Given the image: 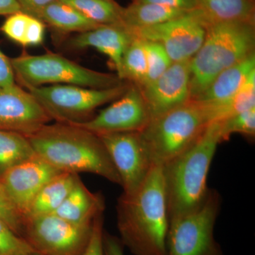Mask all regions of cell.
Here are the masks:
<instances>
[{
	"mask_svg": "<svg viewBox=\"0 0 255 255\" xmlns=\"http://www.w3.org/2000/svg\"><path fill=\"white\" fill-rule=\"evenodd\" d=\"M196 9L209 23L255 22L254 0H196Z\"/></svg>",
	"mask_w": 255,
	"mask_h": 255,
	"instance_id": "20",
	"label": "cell"
},
{
	"mask_svg": "<svg viewBox=\"0 0 255 255\" xmlns=\"http://www.w3.org/2000/svg\"><path fill=\"white\" fill-rule=\"evenodd\" d=\"M221 142V123L213 122L187 150L162 166L169 221L205 202L210 167Z\"/></svg>",
	"mask_w": 255,
	"mask_h": 255,
	"instance_id": "3",
	"label": "cell"
},
{
	"mask_svg": "<svg viewBox=\"0 0 255 255\" xmlns=\"http://www.w3.org/2000/svg\"><path fill=\"white\" fill-rule=\"evenodd\" d=\"M0 221L6 223L16 234L21 237L24 217L10 199L9 196L6 194L4 187L1 185V182H0Z\"/></svg>",
	"mask_w": 255,
	"mask_h": 255,
	"instance_id": "31",
	"label": "cell"
},
{
	"mask_svg": "<svg viewBox=\"0 0 255 255\" xmlns=\"http://www.w3.org/2000/svg\"><path fill=\"white\" fill-rule=\"evenodd\" d=\"M35 253L27 242L0 221V255H32Z\"/></svg>",
	"mask_w": 255,
	"mask_h": 255,
	"instance_id": "30",
	"label": "cell"
},
{
	"mask_svg": "<svg viewBox=\"0 0 255 255\" xmlns=\"http://www.w3.org/2000/svg\"><path fill=\"white\" fill-rule=\"evenodd\" d=\"M52 121L41 104L16 83L0 88V130L28 137Z\"/></svg>",
	"mask_w": 255,
	"mask_h": 255,
	"instance_id": "13",
	"label": "cell"
},
{
	"mask_svg": "<svg viewBox=\"0 0 255 255\" xmlns=\"http://www.w3.org/2000/svg\"><path fill=\"white\" fill-rule=\"evenodd\" d=\"M255 70V53L219 74L194 100L199 103H214L227 100L243 87Z\"/></svg>",
	"mask_w": 255,
	"mask_h": 255,
	"instance_id": "18",
	"label": "cell"
},
{
	"mask_svg": "<svg viewBox=\"0 0 255 255\" xmlns=\"http://www.w3.org/2000/svg\"><path fill=\"white\" fill-rule=\"evenodd\" d=\"M209 23L202 13L196 9L150 27L128 29L136 38L159 43L172 63H179L190 60L197 53Z\"/></svg>",
	"mask_w": 255,
	"mask_h": 255,
	"instance_id": "10",
	"label": "cell"
},
{
	"mask_svg": "<svg viewBox=\"0 0 255 255\" xmlns=\"http://www.w3.org/2000/svg\"><path fill=\"white\" fill-rule=\"evenodd\" d=\"M92 228V224L79 226L49 214L25 219L21 237L41 255H82Z\"/></svg>",
	"mask_w": 255,
	"mask_h": 255,
	"instance_id": "9",
	"label": "cell"
},
{
	"mask_svg": "<svg viewBox=\"0 0 255 255\" xmlns=\"http://www.w3.org/2000/svg\"><path fill=\"white\" fill-rule=\"evenodd\" d=\"M15 79L26 88L45 85H70L107 89L123 85L117 74L101 73L79 65L59 54H23L11 58Z\"/></svg>",
	"mask_w": 255,
	"mask_h": 255,
	"instance_id": "6",
	"label": "cell"
},
{
	"mask_svg": "<svg viewBox=\"0 0 255 255\" xmlns=\"http://www.w3.org/2000/svg\"><path fill=\"white\" fill-rule=\"evenodd\" d=\"M46 24L39 18L18 11L7 16L0 30L11 41L23 46H36L44 41Z\"/></svg>",
	"mask_w": 255,
	"mask_h": 255,
	"instance_id": "24",
	"label": "cell"
},
{
	"mask_svg": "<svg viewBox=\"0 0 255 255\" xmlns=\"http://www.w3.org/2000/svg\"><path fill=\"white\" fill-rule=\"evenodd\" d=\"M80 179L78 174L70 172L52 178L37 194L25 219L54 214Z\"/></svg>",
	"mask_w": 255,
	"mask_h": 255,
	"instance_id": "19",
	"label": "cell"
},
{
	"mask_svg": "<svg viewBox=\"0 0 255 255\" xmlns=\"http://www.w3.org/2000/svg\"><path fill=\"white\" fill-rule=\"evenodd\" d=\"M104 212H101L94 219L91 236L82 255H105L103 249Z\"/></svg>",
	"mask_w": 255,
	"mask_h": 255,
	"instance_id": "32",
	"label": "cell"
},
{
	"mask_svg": "<svg viewBox=\"0 0 255 255\" xmlns=\"http://www.w3.org/2000/svg\"><path fill=\"white\" fill-rule=\"evenodd\" d=\"M210 124L221 122L236 114L255 108V70L243 87L227 100L214 103H199Z\"/></svg>",
	"mask_w": 255,
	"mask_h": 255,
	"instance_id": "21",
	"label": "cell"
},
{
	"mask_svg": "<svg viewBox=\"0 0 255 255\" xmlns=\"http://www.w3.org/2000/svg\"><path fill=\"white\" fill-rule=\"evenodd\" d=\"M38 157L60 172L97 174L121 186V179L100 136L74 124H47L27 137Z\"/></svg>",
	"mask_w": 255,
	"mask_h": 255,
	"instance_id": "2",
	"label": "cell"
},
{
	"mask_svg": "<svg viewBox=\"0 0 255 255\" xmlns=\"http://www.w3.org/2000/svg\"><path fill=\"white\" fill-rule=\"evenodd\" d=\"M189 61L172 63L158 78L139 87L151 119L191 100Z\"/></svg>",
	"mask_w": 255,
	"mask_h": 255,
	"instance_id": "14",
	"label": "cell"
},
{
	"mask_svg": "<svg viewBox=\"0 0 255 255\" xmlns=\"http://www.w3.org/2000/svg\"><path fill=\"white\" fill-rule=\"evenodd\" d=\"M39 19L61 33H80L100 26L87 19L73 6L60 0H56L48 5L42 11Z\"/></svg>",
	"mask_w": 255,
	"mask_h": 255,
	"instance_id": "23",
	"label": "cell"
},
{
	"mask_svg": "<svg viewBox=\"0 0 255 255\" xmlns=\"http://www.w3.org/2000/svg\"><path fill=\"white\" fill-rule=\"evenodd\" d=\"M255 22L210 23L201 48L189 61L194 100L220 73L255 53Z\"/></svg>",
	"mask_w": 255,
	"mask_h": 255,
	"instance_id": "4",
	"label": "cell"
},
{
	"mask_svg": "<svg viewBox=\"0 0 255 255\" xmlns=\"http://www.w3.org/2000/svg\"><path fill=\"white\" fill-rule=\"evenodd\" d=\"M105 209V199L102 194L89 190L80 179L53 214L74 224L88 226Z\"/></svg>",
	"mask_w": 255,
	"mask_h": 255,
	"instance_id": "17",
	"label": "cell"
},
{
	"mask_svg": "<svg viewBox=\"0 0 255 255\" xmlns=\"http://www.w3.org/2000/svg\"><path fill=\"white\" fill-rule=\"evenodd\" d=\"M221 142L228 140L234 133L254 137L255 135V108L236 114L220 122Z\"/></svg>",
	"mask_w": 255,
	"mask_h": 255,
	"instance_id": "29",
	"label": "cell"
},
{
	"mask_svg": "<svg viewBox=\"0 0 255 255\" xmlns=\"http://www.w3.org/2000/svg\"><path fill=\"white\" fill-rule=\"evenodd\" d=\"M21 11L16 0H0V15L9 16Z\"/></svg>",
	"mask_w": 255,
	"mask_h": 255,
	"instance_id": "37",
	"label": "cell"
},
{
	"mask_svg": "<svg viewBox=\"0 0 255 255\" xmlns=\"http://www.w3.org/2000/svg\"><path fill=\"white\" fill-rule=\"evenodd\" d=\"M221 197L210 189L199 209L169 221L166 255H224L214 236Z\"/></svg>",
	"mask_w": 255,
	"mask_h": 255,
	"instance_id": "8",
	"label": "cell"
},
{
	"mask_svg": "<svg viewBox=\"0 0 255 255\" xmlns=\"http://www.w3.org/2000/svg\"><path fill=\"white\" fill-rule=\"evenodd\" d=\"M202 107L190 100L151 119L139 136L154 166H163L192 145L209 124Z\"/></svg>",
	"mask_w": 255,
	"mask_h": 255,
	"instance_id": "5",
	"label": "cell"
},
{
	"mask_svg": "<svg viewBox=\"0 0 255 255\" xmlns=\"http://www.w3.org/2000/svg\"><path fill=\"white\" fill-rule=\"evenodd\" d=\"M117 213L119 239L132 255H167L169 218L162 166H154L135 192L122 193Z\"/></svg>",
	"mask_w": 255,
	"mask_h": 255,
	"instance_id": "1",
	"label": "cell"
},
{
	"mask_svg": "<svg viewBox=\"0 0 255 255\" xmlns=\"http://www.w3.org/2000/svg\"><path fill=\"white\" fill-rule=\"evenodd\" d=\"M15 84L11 60L0 50V88Z\"/></svg>",
	"mask_w": 255,
	"mask_h": 255,
	"instance_id": "34",
	"label": "cell"
},
{
	"mask_svg": "<svg viewBox=\"0 0 255 255\" xmlns=\"http://www.w3.org/2000/svg\"><path fill=\"white\" fill-rule=\"evenodd\" d=\"M124 246L119 238L105 231L103 249L105 255H124Z\"/></svg>",
	"mask_w": 255,
	"mask_h": 255,
	"instance_id": "36",
	"label": "cell"
},
{
	"mask_svg": "<svg viewBox=\"0 0 255 255\" xmlns=\"http://www.w3.org/2000/svg\"><path fill=\"white\" fill-rule=\"evenodd\" d=\"M145 101L137 85L130 84L122 97L90 120L80 124L97 135L114 132H140L150 122Z\"/></svg>",
	"mask_w": 255,
	"mask_h": 255,
	"instance_id": "12",
	"label": "cell"
},
{
	"mask_svg": "<svg viewBox=\"0 0 255 255\" xmlns=\"http://www.w3.org/2000/svg\"><path fill=\"white\" fill-rule=\"evenodd\" d=\"M130 84L127 82L107 89L53 85L30 87L27 90L52 120L58 123L80 124L92 119V114L99 107L122 97Z\"/></svg>",
	"mask_w": 255,
	"mask_h": 255,
	"instance_id": "7",
	"label": "cell"
},
{
	"mask_svg": "<svg viewBox=\"0 0 255 255\" xmlns=\"http://www.w3.org/2000/svg\"><path fill=\"white\" fill-rule=\"evenodd\" d=\"M189 11L152 3L132 1L129 6L122 9V24L130 30L150 27L182 16Z\"/></svg>",
	"mask_w": 255,
	"mask_h": 255,
	"instance_id": "22",
	"label": "cell"
},
{
	"mask_svg": "<svg viewBox=\"0 0 255 255\" xmlns=\"http://www.w3.org/2000/svg\"><path fill=\"white\" fill-rule=\"evenodd\" d=\"M32 255H39V254H38V253H35L34 254H33Z\"/></svg>",
	"mask_w": 255,
	"mask_h": 255,
	"instance_id": "38",
	"label": "cell"
},
{
	"mask_svg": "<svg viewBox=\"0 0 255 255\" xmlns=\"http://www.w3.org/2000/svg\"><path fill=\"white\" fill-rule=\"evenodd\" d=\"M147 70L143 41L134 36L124 53L121 79L140 87L145 82Z\"/></svg>",
	"mask_w": 255,
	"mask_h": 255,
	"instance_id": "27",
	"label": "cell"
},
{
	"mask_svg": "<svg viewBox=\"0 0 255 255\" xmlns=\"http://www.w3.org/2000/svg\"><path fill=\"white\" fill-rule=\"evenodd\" d=\"M140 3H152L173 8V9L191 11L196 9V0H133Z\"/></svg>",
	"mask_w": 255,
	"mask_h": 255,
	"instance_id": "35",
	"label": "cell"
},
{
	"mask_svg": "<svg viewBox=\"0 0 255 255\" xmlns=\"http://www.w3.org/2000/svg\"><path fill=\"white\" fill-rule=\"evenodd\" d=\"M21 11L25 14L39 18L43 10L56 0H16Z\"/></svg>",
	"mask_w": 255,
	"mask_h": 255,
	"instance_id": "33",
	"label": "cell"
},
{
	"mask_svg": "<svg viewBox=\"0 0 255 255\" xmlns=\"http://www.w3.org/2000/svg\"><path fill=\"white\" fill-rule=\"evenodd\" d=\"M133 38L123 24L102 25L75 35L69 40L67 46L75 50L94 48L99 50L108 57L121 79L124 53Z\"/></svg>",
	"mask_w": 255,
	"mask_h": 255,
	"instance_id": "16",
	"label": "cell"
},
{
	"mask_svg": "<svg viewBox=\"0 0 255 255\" xmlns=\"http://www.w3.org/2000/svg\"><path fill=\"white\" fill-rule=\"evenodd\" d=\"M73 6L87 19L102 25L122 24L123 7L114 0H60Z\"/></svg>",
	"mask_w": 255,
	"mask_h": 255,
	"instance_id": "26",
	"label": "cell"
},
{
	"mask_svg": "<svg viewBox=\"0 0 255 255\" xmlns=\"http://www.w3.org/2000/svg\"><path fill=\"white\" fill-rule=\"evenodd\" d=\"M61 172L36 155L9 169L0 177V182L25 219L42 187Z\"/></svg>",
	"mask_w": 255,
	"mask_h": 255,
	"instance_id": "15",
	"label": "cell"
},
{
	"mask_svg": "<svg viewBox=\"0 0 255 255\" xmlns=\"http://www.w3.org/2000/svg\"><path fill=\"white\" fill-rule=\"evenodd\" d=\"M36 155L27 137L0 130V177Z\"/></svg>",
	"mask_w": 255,
	"mask_h": 255,
	"instance_id": "25",
	"label": "cell"
},
{
	"mask_svg": "<svg viewBox=\"0 0 255 255\" xmlns=\"http://www.w3.org/2000/svg\"><path fill=\"white\" fill-rule=\"evenodd\" d=\"M121 179L123 194H131L145 182L154 167L138 132L98 135Z\"/></svg>",
	"mask_w": 255,
	"mask_h": 255,
	"instance_id": "11",
	"label": "cell"
},
{
	"mask_svg": "<svg viewBox=\"0 0 255 255\" xmlns=\"http://www.w3.org/2000/svg\"><path fill=\"white\" fill-rule=\"evenodd\" d=\"M143 43L147 58V70L145 82L142 86L158 78L173 63L160 44L148 41H143Z\"/></svg>",
	"mask_w": 255,
	"mask_h": 255,
	"instance_id": "28",
	"label": "cell"
}]
</instances>
